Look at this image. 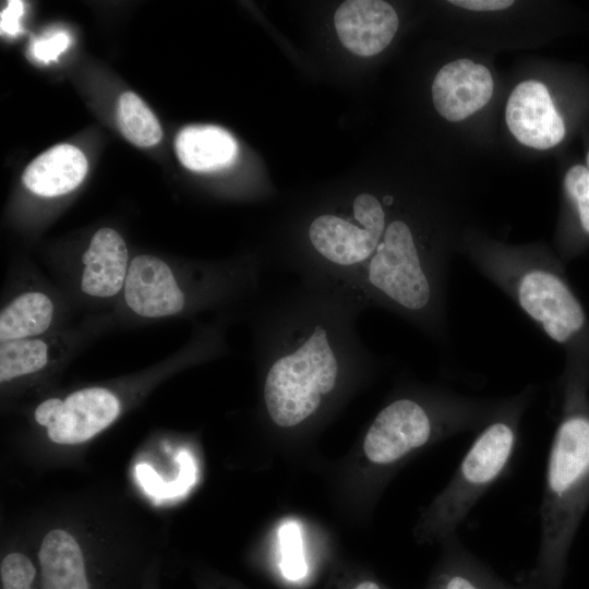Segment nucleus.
I'll return each mask as SVG.
<instances>
[{"instance_id":"obj_21","label":"nucleus","mask_w":589,"mask_h":589,"mask_svg":"<svg viewBox=\"0 0 589 589\" xmlns=\"http://www.w3.org/2000/svg\"><path fill=\"white\" fill-rule=\"evenodd\" d=\"M69 44L70 36L67 32H53L35 40L32 45V53L39 61L48 62L57 59Z\"/></svg>"},{"instance_id":"obj_16","label":"nucleus","mask_w":589,"mask_h":589,"mask_svg":"<svg viewBox=\"0 0 589 589\" xmlns=\"http://www.w3.org/2000/svg\"><path fill=\"white\" fill-rule=\"evenodd\" d=\"M51 357V345L39 337L1 342L0 381L7 383L39 372Z\"/></svg>"},{"instance_id":"obj_18","label":"nucleus","mask_w":589,"mask_h":589,"mask_svg":"<svg viewBox=\"0 0 589 589\" xmlns=\"http://www.w3.org/2000/svg\"><path fill=\"white\" fill-rule=\"evenodd\" d=\"M564 191L574 216L577 233L572 257L579 254L589 242V170L582 165L570 167L564 177Z\"/></svg>"},{"instance_id":"obj_6","label":"nucleus","mask_w":589,"mask_h":589,"mask_svg":"<svg viewBox=\"0 0 589 589\" xmlns=\"http://www.w3.org/2000/svg\"><path fill=\"white\" fill-rule=\"evenodd\" d=\"M120 413V401L109 389L87 387L63 399L48 398L35 409L36 422L57 444H80L109 426Z\"/></svg>"},{"instance_id":"obj_10","label":"nucleus","mask_w":589,"mask_h":589,"mask_svg":"<svg viewBox=\"0 0 589 589\" xmlns=\"http://www.w3.org/2000/svg\"><path fill=\"white\" fill-rule=\"evenodd\" d=\"M334 23L341 44L361 57L383 51L399 25L394 8L381 0L345 1L337 9Z\"/></svg>"},{"instance_id":"obj_19","label":"nucleus","mask_w":589,"mask_h":589,"mask_svg":"<svg viewBox=\"0 0 589 589\" xmlns=\"http://www.w3.org/2000/svg\"><path fill=\"white\" fill-rule=\"evenodd\" d=\"M1 589H43L39 565L22 552H10L0 563Z\"/></svg>"},{"instance_id":"obj_22","label":"nucleus","mask_w":589,"mask_h":589,"mask_svg":"<svg viewBox=\"0 0 589 589\" xmlns=\"http://www.w3.org/2000/svg\"><path fill=\"white\" fill-rule=\"evenodd\" d=\"M24 12V2L9 1L7 8L1 12V32L14 36L21 31L20 19Z\"/></svg>"},{"instance_id":"obj_12","label":"nucleus","mask_w":589,"mask_h":589,"mask_svg":"<svg viewBox=\"0 0 589 589\" xmlns=\"http://www.w3.org/2000/svg\"><path fill=\"white\" fill-rule=\"evenodd\" d=\"M87 172V159L70 144H59L40 154L24 170V185L34 194L60 196L77 188Z\"/></svg>"},{"instance_id":"obj_5","label":"nucleus","mask_w":589,"mask_h":589,"mask_svg":"<svg viewBox=\"0 0 589 589\" xmlns=\"http://www.w3.org/2000/svg\"><path fill=\"white\" fill-rule=\"evenodd\" d=\"M534 386L506 397L496 414L479 431L448 484L435 497L422 522L429 540L456 534L469 512L505 473L514 456L522 416Z\"/></svg>"},{"instance_id":"obj_13","label":"nucleus","mask_w":589,"mask_h":589,"mask_svg":"<svg viewBox=\"0 0 589 589\" xmlns=\"http://www.w3.org/2000/svg\"><path fill=\"white\" fill-rule=\"evenodd\" d=\"M180 163L195 172H209L232 164L238 145L233 136L216 125H189L175 141Z\"/></svg>"},{"instance_id":"obj_4","label":"nucleus","mask_w":589,"mask_h":589,"mask_svg":"<svg viewBox=\"0 0 589 589\" xmlns=\"http://www.w3.org/2000/svg\"><path fill=\"white\" fill-rule=\"evenodd\" d=\"M505 398H478L442 387L400 394L375 416L363 438L366 459L380 468L397 465L436 441L480 431Z\"/></svg>"},{"instance_id":"obj_15","label":"nucleus","mask_w":589,"mask_h":589,"mask_svg":"<svg viewBox=\"0 0 589 589\" xmlns=\"http://www.w3.org/2000/svg\"><path fill=\"white\" fill-rule=\"evenodd\" d=\"M55 313L53 301L45 292L17 294L0 312L1 342L39 337L50 328Z\"/></svg>"},{"instance_id":"obj_24","label":"nucleus","mask_w":589,"mask_h":589,"mask_svg":"<svg viewBox=\"0 0 589 589\" xmlns=\"http://www.w3.org/2000/svg\"><path fill=\"white\" fill-rule=\"evenodd\" d=\"M352 589H384L382 585L373 579H363L359 581Z\"/></svg>"},{"instance_id":"obj_17","label":"nucleus","mask_w":589,"mask_h":589,"mask_svg":"<svg viewBox=\"0 0 589 589\" xmlns=\"http://www.w3.org/2000/svg\"><path fill=\"white\" fill-rule=\"evenodd\" d=\"M117 117L121 133L136 146L149 147L163 137L157 118L133 92H124L119 97Z\"/></svg>"},{"instance_id":"obj_11","label":"nucleus","mask_w":589,"mask_h":589,"mask_svg":"<svg viewBox=\"0 0 589 589\" xmlns=\"http://www.w3.org/2000/svg\"><path fill=\"white\" fill-rule=\"evenodd\" d=\"M130 262L121 235L111 228H100L82 256L81 290L96 299L115 297L123 291Z\"/></svg>"},{"instance_id":"obj_7","label":"nucleus","mask_w":589,"mask_h":589,"mask_svg":"<svg viewBox=\"0 0 589 589\" xmlns=\"http://www.w3.org/2000/svg\"><path fill=\"white\" fill-rule=\"evenodd\" d=\"M128 308L145 318L175 316L185 311L194 300L200 305L217 304L219 299L187 290L172 268L155 255L133 257L123 287Z\"/></svg>"},{"instance_id":"obj_2","label":"nucleus","mask_w":589,"mask_h":589,"mask_svg":"<svg viewBox=\"0 0 589 589\" xmlns=\"http://www.w3.org/2000/svg\"><path fill=\"white\" fill-rule=\"evenodd\" d=\"M561 389V416L540 505V546L522 589H561L572 543L589 507V369L565 364Z\"/></svg>"},{"instance_id":"obj_23","label":"nucleus","mask_w":589,"mask_h":589,"mask_svg":"<svg viewBox=\"0 0 589 589\" xmlns=\"http://www.w3.org/2000/svg\"><path fill=\"white\" fill-rule=\"evenodd\" d=\"M449 3L472 11H497L509 8L512 0H452Z\"/></svg>"},{"instance_id":"obj_20","label":"nucleus","mask_w":589,"mask_h":589,"mask_svg":"<svg viewBox=\"0 0 589 589\" xmlns=\"http://www.w3.org/2000/svg\"><path fill=\"white\" fill-rule=\"evenodd\" d=\"M280 544V568L289 580H300L306 575L308 566L299 526L294 521L283 524L278 531Z\"/></svg>"},{"instance_id":"obj_25","label":"nucleus","mask_w":589,"mask_h":589,"mask_svg":"<svg viewBox=\"0 0 589 589\" xmlns=\"http://www.w3.org/2000/svg\"><path fill=\"white\" fill-rule=\"evenodd\" d=\"M586 163H587V169L589 170V152L587 153Z\"/></svg>"},{"instance_id":"obj_14","label":"nucleus","mask_w":589,"mask_h":589,"mask_svg":"<svg viewBox=\"0 0 589 589\" xmlns=\"http://www.w3.org/2000/svg\"><path fill=\"white\" fill-rule=\"evenodd\" d=\"M444 553L428 589H522L496 576L456 534L443 541Z\"/></svg>"},{"instance_id":"obj_9","label":"nucleus","mask_w":589,"mask_h":589,"mask_svg":"<svg viewBox=\"0 0 589 589\" xmlns=\"http://www.w3.org/2000/svg\"><path fill=\"white\" fill-rule=\"evenodd\" d=\"M493 79L482 64L458 59L435 75L432 98L436 111L448 121H460L485 106L493 94Z\"/></svg>"},{"instance_id":"obj_3","label":"nucleus","mask_w":589,"mask_h":589,"mask_svg":"<svg viewBox=\"0 0 589 589\" xmlns=\"http://www.w3.org/2000/svg\"><path fill=\"white\" fill-rule=\"evenodd\" d=\"M474 267L565 353V364L589 369V317L565 264L540 248L467 247Z\"/></svg>"},{"instance_id":"obj_1","label":"nucleus","mask_w":589,"mask_h":589,"mask_svg":"<svg viewBox=\"0 0 589 589\" xmlns=\"http://www.w3.org/2000/svg\"><path fill=\"white\" fill-rule=\"evenodd\" d=\"M361 313L338 290L300 281L256 305L254 350L264 411L273 425L306 423L344 386L380 366L358 333Z\"/></svg>"},{"instance_id":"obj_8","label":"nucleus","mask_w":589,"mask_h":589,"mask_svg":"<svg viewBox=\"0 0 589 589\" xmlns=\"http://www.w3.org/2000/svg\"><path fill=\"white\" fill-rule=\"evenodd\" d=\"M507 127L521 144L548 149L565 136V124L544 84L524 81L512 92L505 111Z\"/></svg>"}]
</instances>
